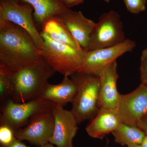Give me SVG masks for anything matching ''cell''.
Returning <instances> with one entry per match:
<instances>
[{"label": "cell", "mask_w": 147, "mask_h": 147, "mask_svg": "<svg viewBox=\"0 0 147 147\" xmlns=\"http://www.w3.org/2000/svg\"><path fill=\"white\" fill-rule=\"evenodd\" d=\"M127 147H143L142 144H131L128 145L127 146Z\"/></svg>", "instance_id": "cell-28"}, {"label": "cell", "mask_w": 147, "mask_h": 147, "mask_svg": "<svg viewBox=\"0 0 147 147\" xmlns=\"http://www.w3.org/2000/svg\"><path fill=\"white\" fill-rule=\"evenodd\" d=\"M78 90V86L76 82L69 76H64L60 84L53 85L47 83L39 98L64 107L67 103L72 102Z\"/></svg>", "instance_id": "cell-15"}, {"label": "cell", "mask_w": 147, "mask_h": 147, "mask_svg": "<svg viewBox=\"0 0 147 147\" xmlns=\"http://www.w3.org/2000/svg\"><path fill=\"white\" fill-rule=\"evenodd\" d=\"M54 126L52 111L40 113L33 116L24 127L14 131V136L18 140L28 141L39 146L49 143Z\"/></svg>", "instance_id": "cell-9"}, {"label": "cell", "mask_w": 147, "mask_h": 147, "mask_svg": "<svg viewBox=\"0 0 147 147\" xmlns=\"http://www.w3.org/2000/svg\"><path fill=\"white\" fill-rule=\"evenodd\" d=\"M81 47L88 51L90 35L96 23L86 18L81 11L69 8L57 15Z\"/></svg>", "instance_id": "cell-12"}, {"label": "cell", "mask_w": 147, "mask_h": 147, "mask_svg": "<svg viewBox=\"0 0 147 147\" xmlns=\"http://www.w3.org/2000/svg\"><path fill=\"white\" fill-rule=\"evenodd\" d=\"M55 103L52 113L55 118L53 136L49 143L57 147H73L72 142L78 129V124L71 110Z\"/></svg>", "instance_id": "cell-11"}, {"label": "cell", "mask_w": 147, "mask_h": 147, "mask_svg": "<svg viewBox=\"0 0 147 147\" xmlns=\"http://www.w3.org/2000/svg\"><path fill=\"white\" fill-rule=\"evenodd\" d=\"M41 56L55 70L64 76H71L82 68L87 51L55 41L44 32Z\"/></svg>", "instance_id": "cell-3"}, {"label": "cell", "mask_w": 147, "mask_h": 147, "mask_svg": "<svg viewBox=\"0 0 147 147\" xmlns=\"http://www.w3.org/2000/svg\"><path fill=\"white\" fill-rule=\"evenodd\" d=\"M117 110L122 122L137 126L139 121L147 115V86L141 84L131 92L120 94Z\"/></svg>", "instance_id": "cell-10"}, {"label": "cell", "mask_w": 147, "mask_h": 147, "mask_svg": "<svg viewBox=\"0 0 147 147\" xmlns=\"http://www.w3.org/2000/svg\"><path fill=\"white\" fill-rule=\"evenodd\" d=\"M1 147H30L27 146L21 142L20 140L15 139L11 144L7 146H1Z\"/></svg>", "instance_id": "cell-25"}, {"label": "cell", "mask_w": 147, "mask_h": 147, "mask_svg": "<svg viewBox=\"0 0 147 147\" xmlns=\"http://www.w3.org/2000/svg\"><path fill=\"white\" fill-rule=\"evenodd\" d=\"M56 72L42 58L36 64L11 74L10 99L16 102L24 103L39 98L48 80Z\"/></svg>", "instance_id": "cell-2"}, {"label": "cell", "mask_w": 147, "mask_h": 147, "mask_svg": "<svg viewBox=\"0 0 147 147\" xmlns=\"http://www.w3.org/2000/svg\"><path fill=\"white\" fill-rule=\"evenodd\" d=\"M38 147H55L54 145L50 143H47L45 145H42V146H39Z\"/></svg>", "instance_id": "cell-27"}, {"label": "cell", "mask_w": 147, "mask_h": 147, "mask_svg": "<svg viewBox=\"0 0 147 147\" xmlns=\"http://www.w3.org/2000/svg\"><path fill=\"white\" fill-rule=\"evenodd\" d=\"M64 4L68 8L79 5L84 3V0H62Z\"/></svg>", "instance_id": "cell-23"}, {"label": "cell", "mask_w": 147, "mask_h": 147, "mask_svg": "<svg viewBox=\"0 0 147 147\" xmlns=\"http://www.w3.org/2000/svg\"><path fill=\"white\" fill-rule=\"evenodd\" d=\"M136 42L126 39L112 47L87 51L82 68L78 72L97 76L103 69L116 61L117 59L136 47Z\"/></svg>", "instance_id": "cell-8"}, {"label": "cell", "mask_w": 147, "mask_h": 147, "mask_svg": "<svg viewBox=\"0 0 147 147\" xmlns=\"http://www.w3.org/2000/svg\"><path fill=\"white\" fill-rule=\"evenodd\" d=\"M123 23L117 11L102 13L90 35L88 51L112 47L124 41Z\"/></svg>", "instance_id": "cell-5"}, {"label": "cell", "mask_w": 147, "mask_h": 147, "mask_svg": "<svg viewBox=\"0 0 147 147\" xmlns=\"http://www.w3.org/2000/svg\"><path fill=\"white\" fill-rule=\"evenodd\" d=\"M0 143L1 146L10 144L16 139L14 131L10 127L5 125H0Z\"/></svg>", "instance_id": "cell-20"}, {"label": "cell", "mask_w": 147, "mask_h": 147, "mask_svg": "<svg viewBox=\"0 0 147 147\" xmlns=\"http://www.w3.org/2000/svg\"><path fill=\"white\" fill-rule=\"evenodd\" d=\"M27 3L33 7L35 22L39 26L52 16H57L67 10L68 8L62 0H18Z\"/></svg>", "instance_id": "cell-16"}, {"label": "cell", "mask_w": 147, "mask_h": 147, "mask_svg": "<svg viewBox=\"0 0 147 147\" xmlns=\"http://www.w3.org/2000/svg\"><path fill=\"white\" fill-rule=\"evenodd\" d=\"M4 103L0 124L8 125L15 131L25 126L35 115L52 111L55 103L38 98L24 103H18L9 99Z\"/></svg>", "instance_id": "cell-6"}, {"label": "cell", "mask_w": 147, "mask_h": 147, "mask_svg": "<svg viewBox=\"0 0 147 147\" xmlns=\"http://www.w3.org/2000/svg\"><path fill=\"white\" fill-rule=\"evenodd\" d=\"M121 123L117 110L101 108L87 125L86 131L90 137L102 139Z\"/></svg>", "instance_id": "cell-14"}, {"label": "cell", "mask_w": 147, "mask_h": 147, "mask_svg": "<svg viewBox=\"0 0 147 147\" xmlns=\"http://www.w3.org/2000/svg\"><path fill=\"white\" fill-rule=\"evenodd\" d=\"M97 76L100 80L99 108L117 110L120 95L117 89L119 75L117 61L103 69Z\"/></svg>", "instance_id": "cell-13"}, {"label": "cell", "mask_w": 147, "mask_h": 147, "mask_svg": "<svg viewBox=\"0 0 147 147\" xmlns=\"http://www.w3.org/2000/svg\"><path fill=\"white\" fill-rule=\"evenodd\" d=\"M127 9L130 13L138 14L146 9V0H123Z\"/></svg>", "instance_id": "cell-21"}, {"label": "cell", "mask_w": 147, "mask_h": 147, "mask_svg": "<svg viewBox=\"0 0 147 147\" xmlns=\"http://www.w3.org/2000/svg\"><path fill=\"white\" fill-rule=\"evenodd\" d=\"M137 126L143 130L147 135V115L145 116L139 121Z\"/></svg>", "instance_id": "cell-24"}, {"label": "cell", "mask_w": 147, "mask_h": 147, "mask_svg": "<svg viewBox=\"0 0 147 147\" xmlns=\"http://www.w3.org/2000/svg\"><path fill=\"white\" fill-rule=\"evenodd\" d=\"M33 7L18 0H1L0 21H9L24 28L30 34L37 47L41 50L43 40L35 23Z\"/></svg>", "instance_id": "cell-7"}, {"label": "cell", "mask_w": 147, "mask_h": 147, "mask_svg": "<svg viewBox=\"0 0 147 147\" xmlns=\"http://www.w3.org/2000/svg\"><path fill=\"white\" fill-rule=\"evenodd\" d=\"M41 29V31L45 32L55 41L77 49H83L72 36L62 21L57 16H52L47 19L42 24Z\"/></svg>", "instance_id": "cell-17"}, {"label": "cell", "mask_w": 147, "mask_h": 147, "mask_svg": "<svg viewBox=\"0 0 147 147\" xmlns=\"http://www.w3.org/2000/svg\"><path fill=\"white\" fill-rule=\"evenodd\" d=\"M106 3H109L110 1V0H102Z\"/></svg>", "instance_id": "cell-29"}, {"label": "cell", "mask_w": 147, "mask_h": 147, "mask_svg": "<svg viewBox=\"0 0 147 147\" xmlns=\"http://www.w3.org/2000/svg\"><path fill=\"white\" fill-rule=\"evenodd\" d=\"M11 74L6 69L0 67V100L5 102L10 99L12 92Z\"/></svg>", "instance_id": "cell-19"}, {"label": "cell", "mask_w": 147, "mask_h": 147, "mask_svg": "<svg viewBox=\"0 0 147 147\" xmlns=\"http://www.w3.org/2000/svg\"><path fill=\"white\" fill-rule=\"evenodd\" d=\"M41 52L30 34L9 21H0V67L11 74L36 64Z\"/></svg>", "instance_id": "cell-1"}, {"label": "cell", "mask_w": 147, "mask_h": 147, "mask_svg": "<svg viewBox=\"0 0 147 147\" xmlns=\"http://www.w3.org/2000/svg\"><path fill=\"white\" fill-rule=\"evenodd\" d=\"M115 142L122 146L131 144H142L146 137L143 130L136 126H131L121 123L112 131Z\"/></svg>", "instance_id": "cell-18"}, {"label": "cell", "mask_w": 147, "mask_h": 147, "mask_svg": "<svg viewBox=\"0 0 147 147\" xmlns=\"http://www.w3.org/2000/svg\"><path fill=\"white\" fill-rule=\"evenodd\" d=\"M140 74L141 84L147 86V47L141 55Z\"/></svg>", "instance_id": "cell-22"}, {"label": "cell", "mask_w": 147, "mask_h": 147, "mask_svg": "<svg viewBox=\"0 0 147 147\" xmlns=\"http://www.w3.org/2000/svg\"><path fill=\"white\" fill-rule=\"evenodd\" d=\"M142 145L143 147H147V135L145 137Z\"/></svg>", "instance_id": "cell-26"}, {"label": "cell", "mask_w": 147, "mask_h": 147, "mask_svg": "<svg viewBox=\"0 0 147 147\" xmlns=\"http://www.w3.org/2000/svg\"><path fill=\"white\" fill-rule=\"evenodd\" d=\"M78 86L71 111L78 125L96 115L99 108L100 80L99 76L77 72L70 76Z\"/></svg>", "instance_id": "cell-4"}, {"label": "cell", "mask_w": 147, "mask_h": 147, "mask_svg": "<svg viewBox=\"0 0 147 147\" xmlns=\"http://www.w3.org/2000/svg\"><path fill=\"white\" fill-rule=\"evenodd\" d=\"M108 143H107V144H106V146H105V147H108Z\"/></svg>", "instance_id": "cell-30"}]
</instances>
